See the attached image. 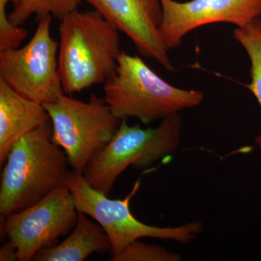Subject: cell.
Masks as SVG:
<instances>
[{"mask_svg": "<svg viewBox=\"0 0 261 261\" xmlns=\"http://www.w3.org/2000/svg\"><path fill=\"white\" fill-rule=\"evenodd\" d=\"M118 30L97 10L70 13L59 27L58 70L65 94L104 84L122 53Z\"/></svg>", "mask_w": 261, "mask_h": 261, "instance_id": "6da1fadb", "label": "cell"}, {"mask_svg": "<svg viewBox=\"0 0 261 261\" xmlns=\"http://www.w3.org/2000/svg\"><path fill=\"white\" fill-rule=\"evenodd\" d=\"M51 134L49 121L12 146L1 174V221L34 205L66 182V155L53 142Z\"/></svg>", "mask_w": 261, "mask_h": 261, "instance_id": "7a4b0ae2", "label": "cell"}, {"mask_svg": "<svg viewBox=\"0 0 261 261\" xmlns=\"http://www.w3.org/2000/svg\"><path fill=\"white\" fill-rule=\"evenodd\" d=\"M105 100L120 119L137 118L144 124L200 106V90L173 87L163 80L138 56L122 51L116 73L103 84Z\"/></svg>", "mask_w": 261, "mask_h": 261, "instance_id": "3957f363", "label": "cell"}, {"mask_svg": "<svg viewBox=\"0 0 261 261\" xmlns=\"http://www.w3.org/2000/svg\"><path fill=\"white\" fill-rule=\"evenodd\" d=\"M182 121L178 113L161 121L154 128H143L139 123L129 126L122 120L111 142L91 161L84 178L94 190L109 195L117 178L129 166L147 169L172 154L180 142Z\"/></svg>", "mask_w": 261, "mask_h": 261, "instance_id": "277c9868", "label": "cell"}, {"mask_svg": "<svg viewBox=\"0 0 261 261\" xmlns=\"http://www.w3.org/2000/svg\"><path fill=\"white\" fill-rule=\"evenodd\" d=\"M43 106L50 118L51 140L63 148L70 167L81 173L111 142L122 121L105 98L94 93L87 102L63 94Z\"/></svg>", "mask_w": 261, "mask_h": 261, "instance_id": "5b68a950", "label": "cell"}, {"mask_svg": "<svg viewBox=\"0 0 261 261\" xmlns=\"http://www.w3.org/2000/svg\"><path fill=\"white\" fill-rule=\"evenodd\" d=\"M65 184L73 194L77 210L95 220L107 232L112 244L111 255L144 238L172 240L186 245L203 230V225L199 221L177 227H158L139 221L130 210V201L140 188L139 181L123 200L110 199L108 195L94 190L83 174L74 170L68 172Z\"/></svg>", "mask_w": 261, "mask_h": 261, "instance_id": "8992f818", "label": "cell"}, {"mask_svg": "<svg viewBox=\"0 0 261 261\" xmlns=\"http://www.w3.org/2000/svg\"><path fill=\"white\" fill-rule=\"evenodd\" d=\"M51 17L37 19V29L24 47L0 51V79L42 105L65 94L58 70L59 43L51 35Z\"/></svg>", "mask_w": 261, "mask_h": 261, "instance_id": "52a82bcc", "label": "cell"}, {"mask_svg": "<svg viewBox=\"0 0 261 261\" xmlns=\"http://www.w3.org/2000/svg\"><path fill=\"white\" fill-rule=\"evenodd\" d=\"M79 211L66 184L56 187L42 200L3 221V231L16 247L18 261H30L44 248L58 245L77 224Z\"/></svg>", "mask_w": 261, "mask_h": 261, "instance_id": "ba28073f", "label": "cell"}, {"mask_svg": "<svg viewBox=\"0 0 261 261\" xmlns=\"http://www.w3.org/2000/svg\"><path fill=\"white\" fill-rule=\"evenodd\" d=\"M161 34L168 50L178 47L194 29L215 23L244 27L261 17V0H161Z\"/></svg>", "mask_w": 261, "mask_h": 261, "instance_id": "9c48e42d", "label": "cell"}, {"mask_svg": "<svg viewBox=\"0 0 261 261\" xmlns=\"http://www.w3.org/2000/svg\"><path fill=\"white\" fill-rule=\"evenodd\" d=\"M119 32L126 34L142 56L169 72L174 68L161 34V0H84Z\"/></svg>", "mask_w": 261, "mask_h": 261, "instance_id": "30bf717a", "label": "cell"}, {"mask_svg": "<svg viewBox=\"0 0 261 261\" xmlns=\"http://www.w3.org/2000/svg\"><path fill=\"white\" fill-rule=\"evenodd\" d=\"M50 121L42 104L19 94L0 79V165L19 138Z\"/></svg>", "mask_w": 261, "mask_h": 261, "instance_id": "8fae6325", "label": "cell"}, {"mask_svg": "<svg viewBox=\"0 0 261 261\" xmlns=\"http://www.w3.org/2000/svg\"><path fill=\"white\" fill-rule=\"evenodd\" d=\"M79 211L77 224L63 243L44 248L36 254L35 261H83L94 253L112 251L111 239L104 228Z\"/></svg>", "mask_w": 261, "mask_h": 261, "instance_id": "7c38bea8", "label": "cell"}, {"mask_svg": "<svg viewBox=\"0 0 261 261\" xmlns=\"http://www.w3.org/2000/svg\"><path fill=\"white\" fill-rule=\"evenodd\" d=\"M233 38L246 50L251 62V82L247 85L261 106V19H255L250 23L233 30ZM261 149V135L255 140Z\"/></svg>", "mask_w": 261, "mask_h": 261, "instance_id": "4fadbf2b", "label": "cell"}, {"mask_svg": "<svg viewBox=\"0 0 261 261\" xmlns=\"http://www.w3.org/2000/svg\"><path fill=\"white\" fill-rule=\"evenodd\" d=\"M81 4L82 0H21L9 15V19L18 27H22L34 15L37 19L50 15L61 20L78 10Z\"/></svg>", "mask_w": 261, "mask_h": 261, "instance_id": "5bb4252c", "label": "cell"}, {"mask_svg": "<svg viewBox=\"0 0 261 261\" xmlns=\"http://www.w3.org/2000/svg\"><path fill=\"white\" fill-rule=\"evenodd\" d=\"M178 254L167 251L162 247L137 241L130 243L116 255H111V261H179Z\"/></svg>", "mask_w": 261, "mask_h": 261, "instance_id": "9a60e30c", "label": "cell"}, {"mask_svg": "<svg viewBox=\"0 0 261 261\" xmlns=\"http://www.w3.org/2000/svg\"><path fill=\"white\" fill-rule=\"evenodd\" d=\"M0 260H18V251L16 247L10 240L5 243L0 249Z\"/></svg>", "mask_w": 261, "mask_h": 261, "instance_id": "2e32d148", "label": "cell"}, {"mask_svg": "<svg viewBox=\"0 0 261 261\" xmlns=\"http://www.w3.org/2000/svg\"><path fill=\"white\" fill-rule=\"evenodd\" d=\"M21 0H0V15H4L6 13V7L8 3H12L13 8H15Z\"/></svg>", "mask_w": 261, "mask_h": 261, "instance_id": "e0dca14e", "label": "cell"}]
</instances>
